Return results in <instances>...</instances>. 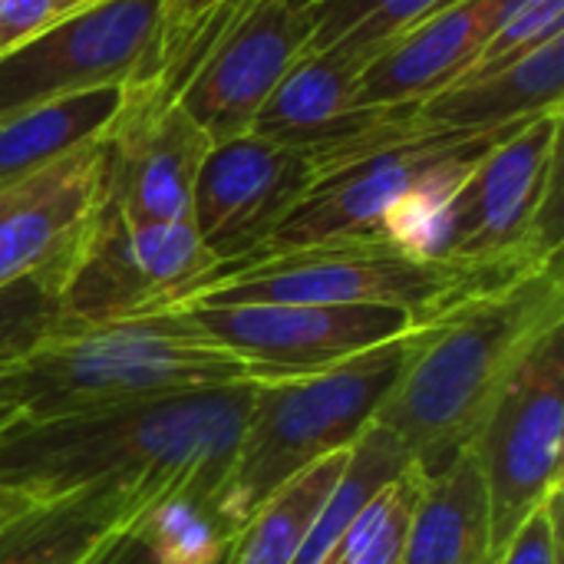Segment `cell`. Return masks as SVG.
Masks as SVG:
<instances>
[{
	"instance_id": "cell-1",
	"label": "cell",
	"mask_w": 564,
	"mask_h": 564,
	"mask_svg": "<svg viewBox=\"0 0 564 564\" xmlns=\"http://www.w3.org/2000/svg\"><path fill=\"white\" fill-rule=\"evenodd\" d=\"M258 383L23 420L0 436V492L40 506L96 486L215 502Z\"/></svg>"
},
{
	"instance_id": "cell-2",
	"label": "cell",
	"mask_w": 564,
	"mask_h": 564,
	"mask_svg": "<svg viewBox=\"0 0 564 564\" xmlns=\"http://www.w3.org/2000/svg\"><path fill=\"white\" fill-rule=\"evenodd\" d=\"M558 327L562 261L443 307L406 334L373 423L390 430L426 476L440 473L476 440L516 370Z\"/></svg>"
},
{
	"instance_id": "cell-3",
	"label": "cell",
	"mask_w": 564,
	"mask_h": 564,
	"mask_svg": "<svg viewBox=\"0 0 564 564\" xmlns=\"http://www.w3.org/2000/svg\"><path fill=\"white\" fill-rule=\"evenodd\" d=\"M291 377L205 334L185 311L59 324L20 357L23 420Z\"/></svg>"
},
{
	"instance_id": "cell-4",
	"label": "cell",
	"mask_w": 564,
	"mask_h": 564,
	"mask_svg": "<svg viewBox=\"0 0 564 564\" xmlns=\"http://www.w3.org/2000/svg\"><path fill=\"white\" fill-rule=\"evenodd\" d=\"M403 340L254 387L231 466L215 496L218 516L235 532L297 473L357 443L397 380Z\"/></svg>"
},
{
	"instance_id": "cell-5",
	"label": "cell",
	"mask_w": 564,
	"mask_h": 564,
	"mask_svg": "<svg viewBox=\"0 0 564 564\" xmlns=\"http://www.w3.org/2000/svg\"><path fill=\"white\" fill-rule=\"evenodd\" d=\"M512 278L519 274L466 268L456 261H423L380 238L324 241L254 251L215 264L172 311L195 304H373L400 307L416 321H426L443 307Z\"/></svg>"
},
{
	"instance_id": "cell-6",
	"label": "cell",
	"mask_w": 564,
	"mask_h": 564,
	"mask_svg": "<svg viewBox=\"0 0 564 564\" xmlns=\"http://www.w3.org/2000/svg\"><path fill=\"white\" fill-rule=\"evenodd\" d=\"M519 126L489 132L443 129L416 119V109H410L370 135L321 155L314 185L261 251L380 238L383 218L410 192L440 175L473 169Z\"/></svg>"
},
{
	"instance_id": "cell-7",
	"label": "cell",
	"mask_w": 564,
	"mask_h": 564,
	"mask_svg": "<svg viewBox=\"0 0 564 564\" xmlns=\"http://www.w3.org/2000/svg\"><path fill=\"white\" fill-rule=\"evenodd\" d=\"M562 116L522 122L473 165L446 208L443 261L499 274L562 261Z\"/></svg>"
},
{
	"instance_id": "cell-8",
	"label": "cell",
	"mask_w": 564,
	"mask_h": 564,
	"mask_svg": "<svg viewBox=\"0 0 564 564\" xmlns=\"http://www.w3.org/2000/svg\"><path fill=\"white\" fill-rule=\"evenodd\" d=\"M169 0H96L0 56V116L162 76Z\"/></svg>"
},
{
	"instance_id": "cell-9",
	"label": "cell",
	"mask_w": 564,
	"mask_h": 564,
	"mask_svg": "<svg viewBox=\"0 0 564 564\" xmlns=\"http://www.w3.org/2000/svg\"><path fill=\"white\" fill-rule=\"evenodd\" d=\"M215 264L192 218L126 221L99 208L63 271V324L172 311Z\"/></svg>"
},
{
	"instance_id": "cell-10",
	"label": "cell",
	"mask_w": 564,
	"mask_h": 564,
	"mask_svg": "<svg viewBox=\"0 0 564 564\" xmlns=\"http://www.w3.org/2000/svg\"><path fill=\"white\" fill-rule=\"evenodd\" d=\"M466 449L486 479L492 549L502 552L529 512L562 489L564 327L525 357Z\"/></svg>"
},
{
	"instance_id": "cell-11",
	"label": "cell",
	"mask_w": 564,
	"mask_h": 564,
	"mask_svg": "<svg viewBox=\"0 0 564 564\" xmlns=\"http://www.w3.org/2000/svg\"><path fill=\"white\" fill-rule=\"evenodd\" d=\"M311 43V17L291 0H245L185 56L175 102L212 145L248 135L261 106Z\"/></svg>"
},
{
	"instance_id": "cell-12",
	"label": "cell",
	"mask_w": 564,
	"mask_h": 564,
	"mask_svg": "<svg viewBox=\"0 0 564 564\" xmlns=\"http://www.w3.org/2000/svg\"><path fill=\"white\" fill-rule=\"evenodd\" d=\"M208 149V132L165 86H129L122 112L102 135L99 208L126 221H185Z\"/></svg>"
},
{
	"instance_id": "cell-13",
	"label": "cell",
	"mask_w": 564,
	"mask_h": 564,
	"mask_svg": "<svg viewBox=\"0 0 564 564\" xmlns=\"http://www.w3.org/2000/svg\"><path fill=\"white\" fill-rule=\"evenodd\" d=\"M317 178L307 149L261 135L215 142L192 192V225L218 264L261 251Z\"/></svg>"
},
{
	"instance_id": "cell-14",
	"label": "cell",
	"mask_w": 564,
	"mask_h": 564,
	"mask_svg": "<svg viewBox=\"0 0 564 564\" xmlns=\"http://www.w3.org/2000/svg\"><path fill=\"white\" fill-rule=\"evenodd\" d=\"M205 334L284 373H311L406 337L420 321L400 307L347 304H195Z\"/></svg>"
},
{
	"instance_id": "cell-15",
	"label": "cell",
	"mask_w": 564,
	"mask_h": 564,
	"mask_svg": "<svg viewBox=\"0 0 564 564\" xmlns=\"http://www.w3.org/2000/svg\"><path fill=\"white\" fill-rule=\"evenodd\" d=\"M102 162L99 135L46 169L0 185V288L46 271L63 278L99 212Z\"/></svg>"
},
{
	"instance_id": "cell-16",
	"label": "cell",
	"mask_w": 564,
	"mask_h": 564,
	"mask_svg": "<svg viewBox=\"0 0 564 564\" xmlns=\"http://www.w3.org/2000/svg\"><path fill=\"white\" fill-rule=\"evenodd\" d=\"M364 59L337 50H304L261 106L251 135L297 145L314 159L337 152L410 109H380L360 102Z\"/></svg>"
},
{
	"instance_id": "cell-17",
	"label": "cell",
	"mask_w": 564,
	"mask_h": 564,
	"mask_svg": "<svg viewBox=\"0 0 564 564\" xmlns=\"http://www.w3.org/2000/svg\"><path fill=\"white\" fill-rule=\"evenodd\" d=\"M512 0H456L390 40L360 69V102L416 109L476 63Z\"/></svg>"
},
{
	"instance_id": "cell-18",
	"label": "cell",
	"mask_w": 564,
	"mask_h": 564,
	"mask_svg": "<svg viewBox=\"0 0 564 564\" xmlns=\"http://www.w3.org/2000/svg\"><path fill=\"white\" fill-rule=\"evenodd\" d=\"M152 502L159 499L149 492L96 486L26 506L0 522V564H86L129 532Z\"/></svg>"
},
{
	"instance_id": "cell-19",
	"label": "cell",
	"mask_w": 564,
	"mask_h": 564,
	"mask_svg": "<svg viewBox=\"0 0 564 564\" xmlns=\"http://www.w3.org/2000/svg\"><path fill=\"white\" fill-rule=\"evenodd\" d=\"M562 99L564 33H558L502 69L456 79L453 86L416 106V119L443 129L489 132L564 109Z\"/></svg>"
},
{
	"instance_id": "cell-20",
	"label": "cell",
	"mask_w": 564,
	"mask_h": 564,
	"mask_svg": "<svg viewBox=\"0 0 564 564\" xmlns=\"http://www.w3.org/2000/svg\"><path fill=\"white\" fill-rule=\"evenodd\" d=\"M492 555L489 492L479 463L463 449L440 473L426 476L403 539L400 564H482Z\"/></svg>"
},
{
	"instance_id": "cell-21",
	"label": "cell",
	"mask_w": 564,
	"mask_h": 564,
	"mask_svg": "<svg viewBox=\"0 0 564 564\" xmlns=\"http://www.w3.org/2000/svg\"><path fill=\"white\" fill-rule=\"evenodd\" d=\"M129 89L102 86L0 116V185L33 175L73 149L106 135Z\"/></svg>"
},
{
	"instance_id": "cell-22",
	"label": "cell",
	"mask_w": 564,
	"mask_h": 564,
	"mask_svg": "<svg viewBox=\"0 0 564 564\" xmlns=\"http://www.w3.org/2000/svg\"><path fill=\"white\" fill-rule=\"evenodd\" d=\"M350 449H340L304 473H297L291 482H284L271 499H264L251 519L235 535V545L225 564H291L297 558L321 506L327 502L334 482L340 479L347 466Z\"/></svg>"
},
{
	"instance_id": "cell-23",
	"label": "cell",
	"mask_w": 564,
	"mask_h": 564,
	"mask_svg": "<svg viewBox=\"0 0 564 564\" xmlns=\"http://www.w3.org/2000/svg\"><path fill=\"white\" fill-rule=\"evenodd\" d=\"M410 463L413 456L403 449V443L390 430L370 423L350 446L340 479L334 482L327 502L321 506L297 558L291 564H324L334 545L350 532L357 516L370 506V499L380 496L393 479H400L410 469Z\"/></svg>"
},
{
	"instance_id": "cell-24",
	"label": "cell",
	"mask_w": 564,
	"mask_h": 564,
	"mask_svg": "<svg viewBox=\"0 0 564 564\" xmlns=\"http://www.w3.org/2000/svg\"><path fill=\"white\" fill-rule=\"evenodd\" d=\"M456 0H317L307 10V50H337L357 59L377 56L390 40Z\"/></svg>"
},
{
	"instance_id": "cell-25",
	"label": "cell",
	"mask_w": 564,
	"mask_h": 564,
	"mask_svg": "<svg viewBox=\"0 0 564 564\" xmlns=\"http://www.w3.org/2000/svg\"><path fill=\"white\" fill-rule=\"evenodd\" d=\"M132 532L149 545L155 564H225L238 535L212 499L192 492L152 502Z\"/></svg>"
},
{
	"instance_id": "cell-26",
	"label": "cell",
	"mask_w": 564,
	"mask_h": 564,
	"mask_svg": "<svg viewBox=\"0 0 564 564\" xmlns=\"http://www.w3.org/2000/svg\"><path fill=\"white\" fill-rule=\"evenodd\" d=\"M423 479V466L410 463L400 479H393L380 496L370 499V506L357 516L350 532L334 545L324 564H400L410 512Z\"/></svg>"
},
{
	"instance_id": "cell-27",
	"label": "cell",
	"mask_w": 564,
	"mask_h": 564,
	"mask_svg": "<svg viewBox=\"0 0 564 564\" xmlns=\"http://www.w3.org/2000/svg\"><path fill=\"white\" fill-rule=\"evenodd\" d=\"M59 274H33L0 288V360L26 357L63 324Z\"/></svg>"
},
{
	"instance_id": "cell-28",
	"label": "cell",
	"mask_w": 564,
	"mask_h": 564,
	"mask_svg": "<svg viewBox=\"0 0 564 564\" xmlns=\"http://www.w3.org/2000/svg\"><path fill=\"white\" fill-rule=\"evenodd\" d=\"M558 33H564V0H512L466 76L502 69Z\"/></svg>"
},
{
	"instance_id": "cell-29",
	"label": "cell",
	"mask_w": 564,
	"mask_h": 564,
	"mask_svg": "<svg viewBox=\"0 0 564 564\" xmlns=\"http://www.w3.org/2000/svg\"><path fill=\"white\" fill-rule=\"evenodd\" d=\"M238 0H169L165 7V50H162V76L155 79L172 93V79L188 53V46L198 40L202 30L218 23Z\"/></svg>"
},
{
	"instance_id": "cell-30",
	"label": "cell",
	"mask_w": 564,
	"mask_h": 564,
	"mask_svg": "<svg viewBox=\"0 0 564 564\" xmlns=\"http://www.w3.org/2000/svg\"><path fill=\"white\" fill-rule=\"evenodd\" d=\"M499 564H562V489L529 512L502 549Z\"/></svg>"
},
{
	"instance_id": "cell-31",
	"label": "cell",
	"mask_w": 564,
	"mask_h": 564,
	"mask_svg": "<svg viewBox=\"0 0 564 564\" xmlns=\"http://www.w3.org/2000/svg\"><path fill=\"white\" fill-rule=\"evenodd\" d=\"M76 13L69 0H0V56Z\"/></svg>"
},
{
	"instance_id": "cell-32",
	"label": "cell",
	"mask_w": 564,
	"mask_h": 564,
	"mask_svg": "<svg viewBox=\"0 0 564 564\" xmlns=\"http://www.w3.org/2000/svg\"><path fill=\"white\" fill-rule=\"evenodd\" d=\"M23 423V383L20 360H0V436Z\"/></svg>"
},
{
	"instance_id": "cell-33",
	"label": "cell",
	"mask_w": 564,
	"mask_h": 564,
	"mask_svg": "<svg viewBox=\"0 0 564 564\" xmlns=\"http://www.w3.org/2000/svg\"><path fill=\"white\" fill-rule=\"evenodd\" d=\"M86 564H155V558H152L149 545L129 529L119 539H112L96 558H89Z\"/></svg>"
},
{
	"instance_id": "cell-34",
	"label": "cell",
	"mask_w": 564,
	"mask_h": 564,
	"mask_svg": "<svg viewBox=\"0 0 564 564\" xmlns=\"http://www.w3.org/2000/svg\"><path fill=\"white\" fill-rule=\"evenodd\" d=\"M20 509H26V502H20V499H13V496L0 492V522H7L10 516H17Z\"/></svg>"
},
{
	"instance_id": "cell-35",
	"label": "cell",
	"mask_w": 564,
	"mask_h": 564,
	"mask_svg": "<svg viewBox=\"0 0 564 564\" xmlns=\"http://www.w3.org/2000/svg\"><path fill=\"white\" fill-rule=\"evenodd\" d=\"M89 3H96V0H69L73 10H83V7H89Z\"/></svg>"
},
{
	"instance_id": "cell-36",
	"label": "cell",
	"mask_w": 564,
	"mask_h": 564,
	"mask_svg": "<svg viewBox=\"0 0 564 564\" xmlns=\"http://www.w3.org/2000/svg\"><path fill=\"white\" fill-rule=\"evenodd\" d=\"M238 3H245V0H238ZM238 3H235V7H238ZM235 7H231V10H235ZM231 10H228V13H231ZM228 13H225V17H228ZM225 17H221V20H225ZM221 20H218V23H221ZM218 23H212V26H208V30H215V26H218ZM208 30H202V33H198V36H205V33H208Z\"/></svg>"
},
{
	"instance_id": "cell-37",
	"label": "cell",
	"mask_w": 564,
	"mask_h": 564,
	"mask_svg": "<svg viewBox=\"0 0 564 564\" xmlns=\"http://www.w3.org/2000/svg\"><path fill=\"white\" fill-rule=\"evenodd\" d=\"M291 3H294V7H301V10H304V7H311V3H317V0H291Z\"/></svg>"
},
{
	"instance_id": "cell-38",
	"label": "cell",
	"mask_w": 564,
	"mask_h": 564,
	"mask_svg": "<svg viewBox=\"0 0 564 564\" xmlns=\"http://www.w3.org/2000/svg\"><path fill=\"white\" fill-rule=\"evenodd\" d=\"M482 564H499V555H492V558H486Z\"/></svg>"
}]
</instances>
